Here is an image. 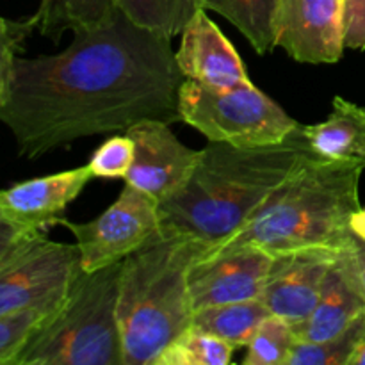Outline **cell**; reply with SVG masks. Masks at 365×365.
Returning <instances> with one entry per match:
<instances>
[{"mask_svg":"<svg viewBox=\"0 0 365 365\" xmlns=\"http://www.w3.org/2000/svg\"><path fill=\"white\" fill-rule=\"evenodd\" d=\"M185 77L171 38L116 13L53 56L18 57L0 84V120L18 153L38 159L82 138L127 132L143 120L180 121Z\"/></svg>","mask_w":365,"mask_h":365,"instance_id":"cell-1","label":"cell"},{"mask_svg":"<svg viewBox=\"0 0 365 365\" xmlns=\"http://www.w3.org/2000/svg\"><path fill=\"white\" fill-rule=\"evenodd\" d=\"M302 125L280 145L209 141L187 184L159 203L160 232L220 246L234 237L309 155Z\"/></svg>","mask_w":365,"mask_h":365,"instance_id":"cell-2","label":"cell"},{"mask_svg":"<svg viewBox=\"0 0 365 365\" xmlns=\"http://www.w3.org/2000/svg\"><path fill=\"white\" fill-rule=\"evenodd\" d=\"M365 168L307 155L278 185L255 216L210 252L257 248L271 257L310 248H349L351 217L360 209Z\"/></svg>","mask_w":365,"mask_h":365,"instance_id":"cell-3","label":"cell"},{"mask_svg":"<svg viewBox=\"0 0 365 365\" xmlns=\"http://www.w3.org/2000/svg\"><path fill=\"white\" fill-rule=\"evenodd\" d=\"M209 242L159 232L121 262L118 323L123 365H155L192 319L189 273Z\"/></svg>","mask_w":365,"mask_h":365,"instance_id":"cell-4","label":"cell"},{"mask_svg":"<svg viewBox=\"0 0 365 365\" xmlns=\"http://www.w3.org/2000/svg\"><path fill=\"white\" fill-rule=\"evenodd\" d=\"M120 274L121 262L93 273L82 269L16 365H123L116 312Z\"/></svg>","mask_w":365,"mask_h":365,"instance_id":"cell-5","label":"cell"},{"mask_svg":"<svg viewBox=\"0 0 365 365\" xmlns=\"http://www.w3.org/2000/svg\"><path fill=\"white\" fill-rule=\"evenodd\" d=\"M178 114L180 121L196 128L209 141L241 148L280 145L299 127L253 82L217 89L185 78L178 91Z\"/></svg>","mask_w":365,"mask_h":365,"instance_id":"cell-6","label":"cell"},{"mask_svg":"<svg viewBox=\"0 0 365 365\" xmlns=\"http://www.w3.org/2000/svg\"><path fill=\"white\" fill-rule=\"evenodd\" d=\"M82 271L78 245L50 241L46 232L29 235L0 255V314L20 309L56 312Z\"/></svg>","mask_w":365,"mask_h":365,"instance_id":"cell-7","label":"cell"},{"mask_svg":"<svg viewBox=\"0 0 365 365\" xmlns=\"http://www.w3.org/2000/svg\"><path fill=\"white\" fill-rule=\"evenodd\" d=\"M66 227L81 248L82 269L93 273L102 267L123 262L160 232L159 202L148 192L125 184L116 202L89 223H70Z\"/></svg>","mask_w":365,"mask_h":365,"instance_id":"cell-8","label":"cell"},{"mask_svg":"<svg viewBox=\"0 0 365 365\" xmlns=\"http://www.w3.org/2000/svg\"><path fill=\"white\" fill-rule=\"evenodd\" d=\"M274 45L298 63H339L346 50L342 0H277Z\"/></svg>","mask_w":365,"mask_h":365,"instance_id":"cell-9","label":"cell"},{"mask_svg":"<svg viewBox=\"0 0 365 365\" xmlns=\"http://www.w3.org/2000/svg\"><path fill=\"white\" fill-rule=\"evenodd\" d=\"M125 134L135 143L134 163L125 184L148 192L159 203L187 184L202 159V150H192L178 141L166 121L143 120Z\"/></svg>","mask_w":365,"mask_h":365,"instance_id":"cell-10","label":"cell"},{"mask_svg":"<svg viewBox=\"0 0 365 365\" xmlns=\"http://www.w3.org/2000/svg\"><path fill=\"white\" fill-rule=\"evenodd\" d=\"M271 262L273 257L257 248L209 250L189 273L192 310L260 299Z\"/></svg>","mask_w":365,"mask_h":365,"instance_id":"cell-11","label":"cell"},{"mask_svg":"<svg viewBox=\"0 0 365 365\" xmlns=\"http://www.w3.org/2000/svg\"><path fill=\"white\" fill-rule=\"evenodd\" d=\"M342 250L310 248L274 255L262 294L269 312L294 328L302 324L316 309L324 278Z\"/></svg>","mask_w":365,"mask_h":365,"instance_id":"cell-12","label":"cell"},{"mask_svg":"<svg viewBox=\"0 0 365 365\" xmlns=\"http://www.w3.org/2000/svg\"><path fill=\"white\" fill-rule=\"evenodd\" d=\"M95 178L91 168L81 166L11 185L0 195V217L32 232L63 225L66 207Z\"/></svg>","mask_w":365,"mask_h":365,"instance_id":"cell-13","label":"cell"},{"mask_svg":"<svg viewBox=\"0 0 365 365\" xmlns=\"http://www.w3.org/2000/svg\"><path fill=\"white\" fill-rule=\"evenodd\" d=\"M205 11L200 7L189 20L182 31L180 46L175 52L184 77L217 89L252 84L235 46Z\"/></svg>","mask_w":365,"mask_h":365,"instance_id":"cell-14","label":"cell"},{"mask_svg":"<svg viewBox=\"0 0 365 365\" xmlns=\"http://www.w3.org/2000/svg\"><path fill=\"white\" fill-rule=\"evenodd\" d=\"M353 245L342 250L328 271L316 309L294 328L298 341H327L348 330L365 314V284Z\"/></svg>","mask_w":365,"mask_h":365,"instance_id":"cell-15","label":"cell"},{"mask_svg":"<svg viewBox=\"0 0 365 365\" xmlns=\"http://www.w3.org/2000/svg\"><path fill=\"white\" fill-rule=\"evenodd\" d=\"M302 135L310 155L365 168V107L335 96L330 116L321 123L302 125Z\"/></svg>","mask_w":365,"mask_h":365,"instance_id":"cell-16","label":"cell"},{"mask_svg":"<svg viewBox=\"0 0 365 365\" xmlns=\"http://www.w3.org/2000/svg\"><path fill=\"white\" fill-rule=\"evenodd\" d=\"M269 314L262 298L250 299L195 310L191 327L207 331L239 349L250 344L255 331Z\"/></svg>","mask_w":365,"mask_h":365,"instance_id":"cell-17","label":"cell"},{"mask_svg":"<svg viewBox=\"0 0 365 365\" xmlns=\"http://www.w3.org/2000/svg\"><path fill=\"white\" fill-rule=\"evenodd\" d=\"M114 0H39L38 31L52 43L64 32L102 25L116 13Z\"/></svg>","mask_w":365,"mask_h":365,"instance_id":"cell-18","label":"cell"},{"mask_svg":"<svg viewBox=\"0 0 365 365\" xmlns=\"http://www.w3.org/2000/svg\"><path fill=\"white\" fill-rule=\"evenodd\" d=\"M203 9L227 18L259 56L273 52L277 0H198Z\"/></svg>","mask_w":365,"mask_h":365,"instance_id":"cell-19","label":"cell"},{"mask_svg":"<svg viewBox=\"0 0 365 365\" xmlns=\"http://www.w3.org/2000/svg\"><path fill=\"white\" fill-rule=\"evenodd\" d=\"M118 9L139 27L175 38L182 34L196 11L198 0H114Z\"/></svg>","mask_w":365,"mask_h":365,"instance_id":"cell-20","label":"cell"},{"mask_svg":"<svg viewBox=\"0 0 365 365\" xmlns=\"http://www.w3.org/2000/svg\"><path fill=\"white\" fill-rule=\"evenodd\" d=\"M235 349L207 331L189 327L168 346L155 365H228Z\"/></svg>","mask_w":365,"mask_h":365,"instance_id":"cell-21","label":"cell"},{"mask_svg":"<svg viewBox=\"0 0 365 365\" xmlns=\"http://www.w3.org/2000/svg\"><path fill=\"white\" fill-rule=\"evenodd\" d=\"M296 331L289 321L277 314H269L250 344L246 346L245 365H285L296 344Z\"/></svg>","mask_w":365,"mask_h":365,"instance_id":"cell-22","label":"cell"},{"mask_svg":"<svg viewBox=\"0 0 365 365\" xmlns=\"http://www.w3.org/2000/svg\"><path fill=\"white\" fill-rule=\"evenodd\" d=\"M365 334V314L348 330L319 342L296 341L285 365H349L360 337Z\"/></svg>","mask_w":365,"mask_h":365,"instance_id":"cell-23","label":"cell"},{"mask_svg":"<svg viewBox=\"0 0 365 365\" xmlns=\"http://www.w3.org/2000/svg\"><path fill=\"white\" fill-rule=\"evenodd\" d=\"M52 314L43 309L0 314V365H16L18 356Z\"/></svg>","mask_w":365,"mask_h":365,"instance_id":"cell-24","label":"cell"},{"mask_svg":"<svg viewBox=\"0 0 365 365\" xmlns=\"http://www.w3.org/2000/svg\"><path fill=\"white\" fill-rule=\"evenodd\" d=\"M135 157V143L130 135H114L93 153L88 166L95 178H121L125 180Z\"/></svg>","mask_w":365,"mask_h":365,"instance_id":"cell-25","label":"cell"},{"mask_svg":"<svg viewBox=\"0 0 365 365\" xmlns=\"http://www.w3.org/2000/svg\"><path fill=\"white\" fill-rule=\"evenodd\" d=\"M38 31V16L36 13L24 20H0V84L7 81L18 53L24 52V41Z\"/></svg>","mask_w":365,"mask_h":365,"instance_id":"cell-26","label":"cell"},{"mask_svg":"<svg viewBox=\"0 0 365 365\" xmlns=\"http://www.w3.org/2000/svg\"><path fill=\"white\" fill-rule=\"evenodd\" d=\"M346 48L365 50V0H342Z\"/></svg>","mask_w":365,"mask_h":365,"instance_id":"cell-27","label":"cell"},{"mask_svg":"<svg viewBox=\"0 0 365 365\" xmlns=\"http://www.w3.org/2000/svg\"><path fill=\"white\" fill-rule=\"evenodd\" d=\"M349 227H351L353 235L365 242V207H360V209L353 214Z\"/></svg>","mask_w":365,"mask_h":365,"instance_id":"cell-28","label":"cell"},{"mask_svg":"<svg viewBox=\"0 0 365 365\" xmlns=\"http://www.w3.org/2000/svg\"><path fill=\"white\" fill-rule=\"evenodd\" d=\"M349 365H365V334L360 337L359 344H356L355 351H353Z\"/></svg>","mask_w":365,"mask_h":365,"instance_id":"cell-29","label":"cell"},{"mask_svg":"<svg viewBox=\"0 0 365 365\" xmlns=\"http://www.w3.org/2000/svg\"><path fill=\"white\" fill-rule=\"evenodd\" d=\"M353 246H355L356 260H359V266H360V271H362L364 284H365V242L355 237V245H353Z\"/></svg>","mask_w":365,"mask_h":365,"instance_id":"cell-30","label":"cell"}]
</instances>
